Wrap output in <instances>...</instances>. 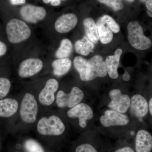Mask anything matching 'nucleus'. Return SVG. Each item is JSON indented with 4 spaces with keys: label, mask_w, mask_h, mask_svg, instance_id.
<instances>
[{
    "label": "nucleus",
    "mask_w": 152,
    "mask_h": 152,
    "mask_svg": "<svg viewBox=\"0 0 152 152\" xmlns=\"http://www.w3.org/2000/svg\"><path fill=\"white\" fill-rule=\"evenodd\" d=\"M52 66L53 68V74L60 77L65 75L69 71L72 66V61L68 58H59L53 62Z\"/></svg>",
    "instance_id": "18"
},
{
    "label": "nucleus",
    "mask_w": 152,
    "mask_h": 152,
    "mask_svg": "<svg viewBox=\"0 0 152 152\" xmlns=\"http://www.w3.org/2000/svg\"><path fill=\"white\" fill-rule=\"evenodd\" d=\"M107 75L105 62L99 56L91 58L87 62L86 80L91 81L97 77H104Z\"/></svg>",
    "instance_id": "6"
},
{
    "label": "nucleus",
    "mask_w": 152,
    "mask_h": 152,
    "mask_svg": "<svg viewBox=\"0 0 152 152\" xmlns=\"http://www.w3.org/2000/svg\"><path fill=\"white\" fill-rule=\"evenodd\" d=\"M43 1L45 4H48V3H50L51 0H43Z\"/></svg>",
    "instance_id": "37"
},
{
    "label": "nucleus",
    "mask_w": 152,
    "mask_h": 152,
    "mask_svg": "<svg viewBox=\"0 0 152 152\" xmlns=\"http://www.w3.org/2000/svg\"><path fill=\"white\" fill-rule=\"evenodd\" d=\"M123 77L124 80H125V81H128L130 79V76L129 73L127 71H125Z\"/></svg>",
    "instance_id": "32"
},
{
    "label": "nucleus",
    "mask_w": 152,
    "mask_h": 152,
    "mask_svg": "<svg viewBox=\"0 0 152 152\" xmlns=\"http://www.w3.org/2000/svg\"><path fill=\"white\" fill-rule=\"evenodd\" d=\"M72 45L69 40L64 39L61 42V45L56 53L58 58H64L69 56L72 51Z\"/></svg>",
    "instance_id": "22"
},
{
    "label": "nucleus",
    "mask_w": 152,
    "mask_h": 152,
    "mask_svg": "<svg viewBox=\"0 0 152 152\" xmlns=\"http://www.w3.org/2000/svg\"><path fill=\"white\" fill-rule=\"evenodd\" d=\"M127 1L130 2H133L134 1V0H127Z\"/></svg>",
    "instance_id": "38"
},
{
    "label": "nucleus",
    "mask_w": 152,
    "mask_h": 152,
    "mask_svg": "<svg viewBox=\"0 0 152 152\" xmlns=\"http://www.w3.org/2000/svg\"><path fill=\"white\" fill-rule=\"evenodd\" d=\"M63 1H65V0H63Z\"/></svg>",
    "instance_id": "39"
},
{
    "label": "nucleus",
    "mask_w": 152,
    "mask_h": 152,
    "mask_svg": "<svg viewBox=\"0 0 152 152\" xmlns=\"http://www.w3.org/2000/svg\"><path fill=\"white\" fill-rule=\"evenodd\" d=\"M99 19L101 21L105 24L113 32L117 33L119 32V26L112 17L107 15H105L101 17Z\"/></svg>",
    "instance_id": "25"
},
{
    "label": "nucleus",
    "mask_w": 152,
    "mask_h": 152,
    "mask_svg": "<svg viewBox=\"0 0 152 152\" xmlns=\"http://www.w3.org/2000/svg\"><path fill=\"white\" fill-rule=\"evenodd\" d=\"M84 94L80 89L77 87L72 88L69 94H66L62 91H60L57 94L56 103L59 108L68 107H74L81 102Z\"/></svg>",
    "instance_id": "5"
},
{
    "label": "nucleus",
    "mask_w": 152,
    "mask_h": 152,
    "mask_svg": "<svg viewBox=\"0 0 152 152\" xmlns=\"http://www.w3.org/2000/svg\"><path fill=\"white\" fill-rule=\"evenodd\" d=\"M7 52V46L5 43L0 41V56L5 54Z\"/></svg>",
    "instance_id": "29"
},
{
    "label": "nucleus",
    "mask_w": 152,
    "mask_h": 152,
    "mask_svg": "<svg viewBox=\"0 0 152 152\" xmlns=\"http://www.w3.org/2000/svg\"><path fill=\"white\" fill-rule=\"evenodd\" d=\"M6 32L9 41L12 43L26 41L31 35L28 26L23 21L17 19H12L8 23Z\"/></svg>",
    "instance_id": "1"
},
{
    "label": "nucleus",
    "mask_w": 152,
    "mask_h": 152,
    "mask_svg": "<svg viewBox=\"0 0 152 152\" xmlns=\"http://www.w3.org/2000/svg\"><path fill=\"white\" fill-rule=\"evenodd\" d=\"M12 4L13 5L23 4L26 3V0H10Z\"/></svg>",
    "instance_id": "31"
},
{
    "label": "nucleus",
    "mask_w": 152,
    "mask_h": 152,
    "mask_svg": "<svg viewBox=\"0 0 152 152\" xmlns=\"http://www.w3.org/2000/svg\"><path fill=\"white\" fill-rule=\"evenodd\" d=\"M75 152H97L96 149L89 144H84L78 146L76 149Z\"/></svg>",
    "instance_id": "28"
},
{
    "label": "nucleus",
    "mask_w": 152,
    "mask_h": 152,
    "mask_svg": "<svg viewBox=\"0 0 152 152\" xmlns=\"http://www.w3.org/2000/svg\"><path fill=\"white\" fill-rule=\"evenodd\" d=\"M136 152H151L152 149V136L145 130H140L136 137Z\"/></svg>",
    "instance_id": "15"
},
{
    "label": "nucleus",
    "mask_w": 152,
    "mask_h": 152,
    "mask_svg": "<svg viewBox=\"0 0 152 152\" xmlns=\"http://www.w3.org/2000/svg\"><path fill=\"white\" fill-rule=\"evenodd\" d=\"M115 152H134V151L130 147H126L119 149Z\"/></svg>",
    "instance_id": "30"
},
{
    "label": "nucleus",
    "mask_w": 152,
    "mask_h": 152,
    "mask_svg": "<svg viewBox=\"0 0 152 152\" xmlns=\"http://www.w3.org/2000/svg\"><path fill=\"white\" fill-rule=\"evenodd\" d=\"M122 53V49H118L115 52L114 56H109L106 58L105 62L107 73L112 79H117L118 77V68Z\"/></svg>",
    "instance_id": "16"
},
{
    "label": "nucleus",
    "mask_w": 152,
    "mask_h": 152,
    "mask_svg": "<svg viewBox=\"0 0 152 152\" xmlns=\"http://www.w3.org/2000/svg\"><path fill=\"white\" fill-rule=\"evenodd\" d=\"M38 111L37 102L35 98L31 94L26 93L23 98L20 115L24 122L32 124L35 122Z\"/></svg>",
    "instance_id": "4"
},
{
    "label": "nucleus",
    "mask_w": 152,
    "mask_h": 152,
    "mask_svg": "<svg viewBox=\"0 0 152 152\" xmlns=\"http://www.w3.org/2000/svg\"><path fill=\"white\" fill-rule=\"evenodd\" d=\"M77 23V18L75 15L69 13L65 14L57 19L55 25L57 31L64 34L72 30Z\"/></svg>",
    "instance_id": "13"
},
{
    "label": "nucleus",
    "mask_w": 152,
    "mask_h": 152,
    "mask_svg": "<svg viewBox=\"0 0 152 152\" xmlns=\"http://www.w3.org/2000/svg\"><path fill=\"white\" fill-rule=\"evenodd\" d=\"M61 3V0H51L50 2L51 4L53 6H59Z\"/></svg>",
    "instance_id": "34"
},
{
    "label": "nucleus",
    "mask_w": 152,
    "mask_h": 152,
    "mask_svg": "<svg viewBox=\"0 0 152 152\" xmlns=\"http://www.w3.org/2000/svg\"><path fill=\"white\" fill-rule=\"evenodd\" d=\"M98 1L101 3H103L110 7L115 11L121 10L124 8V4L122 0H98Z\"/></svg>",
    "instance_id": "27"
},
{
    "label": "nucleus",
    "mask_w": 152,
    "mask_h": 152,
    "mask_svg": "<svg viewBox=\"0 0 152 152\" xmlns=\"http://www.w3.org/2000/svg\"><path fill=\"white\" fill-rule=\"evenodd\" d=\"M111 102L108 107L115 111L121 113H126L130 105V99L127 95L122 94L121 90L115 89L109 93Z\"/></svg>",
    "instance_id": "7"
},
{
    "label": "nucleus",
    "mask_w": 152,
    "mask_h": 152,
    "mask_svg": "<svg viewBox=\"0 0 152 152\" xmlns=\"http://www.w3.org/2000/svg\"><path fill=\"white\" fill-rule=\"evenodd\" d=\"M42 61L38 58H29L23 61L19 67V76L23 78L28 77L37 74L42 69Z\"/></svg>",
    "instance_id": "11"
},
{
    "label": "nucleus",
    "mask_w": 152,
    "mask_h": 152,
    "mask_svg": "<svg viewBox=\"0 0 152 152\" xmlns=\"http://www.w3.org/2000/svg\"><path fill=\"white\" fill-rule=\"evenodd\" d=\"M37 130L42 135L58 136L64 132L65 126L60 118L52 115L42 118L38 122Z\"/></svg>",
    "instance_id": "3"
},
{
    "label": "nucleus",
    "mask_w": 152,
    "mask_h": 152,
    "mask_svg": "<svg viewBox=\"0 0 152 152\" xmlns=\"http://www.w3.org/2000/svg\"><path fill=\"white\" fill-rule=\"evenodd\" d=\"M58 83L56 80L54 79L49 80L39 95L40 102L45 106L51 105L54 102V94L58 88Z\"/></svg>",
    "instance_id": "12"
},
{
    "label": "nucleus",
    "mask_w": 152,
    "mask_h": 152,
    "mask_svg": "<svg viewBox=\"0 0 152 152\" xmlns=\"http://www.w3.org/2000/svg\"><path fill=\"white\" fill-rule=\"evenodd\" d=\"M128 39L130 44L135 48L146 50L151 47L152 42L144 34L142 28L138 22L133 21L128 26Z\"/></svg>",
    "instance_id": "2"
},
{
    "label": "nucleus",
    "mask_w": 152,
    "mask_h": 152,
    "mask_svg": "<svg viewBox=\"0 0 152 152\" xmlns=\"http://www.w3.org/2000/svg\"><path fill=\"white\" fill-rule=\"evenodd\" d=\"M20 14L25 20L36 23L45 18L46 15V11L42 7L28 4L22 7Z\"/></svg>",
    "instance_id": "10"
},
{
    "label": "nucleus",
    "mask_w": 152,
    "mask_h": 152,
    "mask_svg": "<svg viewBox=\"0 0 152 152\" xmlns=\"http://www.w3.org/2000/svg\"><path fill=\"white\" fill-rule=\"evenodd\" d=\"M75 48L77 53L86 56L93 51L94 48V45L87 37H84L81 39L76 42Z\"/></svg>",
    "instance_id": "21"
},
{
    "label": "nucleus",
    "mask_w": 152,
    "mask_h": 152,
    "mask_svg": "<svg viewBox=\"0 0 152 152\" xmlns=\"http://www.w3.org/2000/svg\"><path fill=\"white\" fill-rule=\"evenodd\" d=\"M152 99L151 98V99L149 101V110L150 113L151 115H152Z\"/></svg>",
    "instance_id": "35"
},
{
    "label": "nucleus",
    "mask_w": 152,
    "mask_h": 152,
    "mask_svg": "<svg viewBox=\"0 0 152 152\" xmlns=\"http://www.w3.org/2000/svg\"><path fill=\"white\" fill-rule=\"evenodd\" d=\"M67 115L70 118H78L80 126L84 128L86 126L87 120L91 119L94 117V113L88 104L80 103L69 110Z\"/></svg>",
    "instance_id": "9"
},
{
    "label": "nucleus",
    "mask_w": 152,
    "mask_h": 152,
    "mask_svg": "<svg viewBox=\"0 0 152 152\" xmlns=\"http://www.w3.org/2000/svg\"><path fill=\"white\" fill-rule=\"evenodd\" d=\"M11 86L10 80L6 78H0V100L5 97L8 94Z\"/></svg>",
    "instance_id": "26"
},
{
    "label": "nucleus",
    "mask_w": 152,
    "mask_h": 152,
    "mask_svg": "<svg viewBox=\"0 0 152 152\" xmlns=\"http://www.w3.org/2000/svg\"><path fill=\"white\" fill-rule=\"evenodd\" d=\"M88 61L83 57L77 56L74 60V64L75 68L80 74L81 80L86 81V72Z\"/></svg>",
    "instance_id": "23"
},
{
    "label": "nucleus",
    "mask_w": 152,
    "mask_h": 152,
    "mask_svg": "<svg viewBox=\"0 0 152 152\" xmlns=\"http://www.w3.org/2000/svg\"><path fill=\"white\" fill-rule=\"evenodd\" d=\"M96 26L101 42L104 44L110 42L113 39V32L111 30L99 19L97 22Z\"/></svg>",
    "instance_id": "20"
},
{
    "label": "nucleus",
    "mask_w": 152,
    "mask_h": 152,
    "mask_svg": "<svg viewBox=\"0 0 152 152\" xmlns=\"http://www.w3.org/2000/svg\"><path fill=\"white\" fill-rule=\"evenodd\" d=\"M147 13H148V15H149L150 17H152V14L151 11L149 10H147Z\"/></svg>",
    "instance_id": "36"
},
{
    "label": "nucleus",
    "mask_w": 152,
    "mask_h": 152,
    "mask_svg": "<svg viewBox=\"0 0 152 152\" xmlns=\"http://www.w3.org/2000/svg\"><path fill=\"white\" fill-rule=\"evenodd\" d=\"M87 37L93 43L96 44L99 40L96 25L91 18L85 19L83 23Z\"/></svg>",
    "instance_id": "19"
},
{
    "label": "nucleus",
    "mask_w": 152,
    "mask_h": 152,
    "mask_svg": "<svg viewBox=\"0 0 152 152\" xmlns=\"http://www.w3.org/2000/svg\"><path fill=\"white\" fill-rule=\"evenodd\" d=\"M130 106L132 113L138 118L145 116L148 112V102L144 97L140 94H136L132 97Z\"/></svg>",
    "instance_id": "14"
},
{
    "label": "nucleus",
    "mask_w": 152,
    "mask_h": 152,
    "mask_svg": "<svg viewBox=\"0 0 152 152\" xmlns=\"http://www.w3.org/2000/svg\"><path fill=\"white\" fill-rule=\"evenodd\" d=\"M25 150L27 152H45L40 144L35 140L28 139L24 144Z\"/></svg>",
    "instance_id": "24"
},
{
    "label": "nucleus",
    "mask_w": 152,
    "mask_h": 152,
    "mask_svg": "<svg viewBox=\"0 0 152 152\" xmlns=\"http://www.w3.org/2000/svg\"><path fill=\"white\" fill-rule=\"evenodd\" d=\"M100 121L105 127L113 126H126L129 122V118L126 115L113 110H107L100 118Z\"/></svg>",
    "instance_id": "8"
},
{
    "label": "nucleus",
    "mask_w": 152,
    "mask_h": 152,
    "mask_svg": "<svg viewBox=\"0 0 152 152\" xmlns=\"http://www.w3.org/2000/svg\"><path fill=\"white\" fill-rule=\"evenodd\" d=\"M18 108V103L11 98L0 100V117L8 118L15 114Z\"/></svg>",
    "instance_id": "17"
},
{
    "label": "nucleus",
    "mask_w": 152,
    "mask_h": 152,
    "mask_svg": "<svg viewBox=\"0 0 152 152\" xmlns=\"http://www.w3.org/2000/svg\"><path fill=\"white\" fill-rule=\"evenodd\" d=\"M146 6L147 9L149 10L152 11V0H148L147 1L146 3Z\"/></svg>",
    "instance_id": "33"
}]
</instances>
